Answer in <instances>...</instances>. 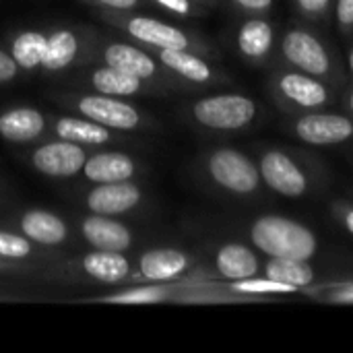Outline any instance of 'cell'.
Masks as SVG:
<instances>
[{"mask_svg":"<svg viewBox=\"0 0 353 353\" xmlns=\"http://www.w3.org/2000/svg\"><path fill=\"white\" fill-rule=\"evenodd\" d=\"M81 234L97 250L124 252L132 244V232L110 215L93 213L91 217H85L81 221Z\"/></svg>","mask_w":353,"mask_h":353,"instance_id":"cell-11","label":"cell"},{"mask_svg":"<svg viewBox=\"0 0 353 353\" xmlns=\"http://www.w3.org/2000/svg\"><path fill=\"white\" fill-rule=\"evenodd\" d=\"M277 89L288 101L306 110L321 108L329 101L327 85L308 72H283L277 79Z\"/></svg>","mask_w":353,"mask_h":353,"instance_id":"cell-12","label":"cell"},{"mask_svg":"<svg viewBox=\"0 0 353 353\" xmlns=\"http://www.w3.org/2000/svg\"><path fill=\"white\" fill-rule=\"evenodd\" d=\"M46 41H48V35L41 31H23L14 37L10 56L14 58L19 68H25V70L39 68L43 52H46Z\"/></svg>","mask_w":353,"mask_h":353,"instance_id":"cell-26","label":"cell"},{"mask_svg":"<svg viewBox=\"0 0 353 353\" xmlns=\"http://www.w3.org/2000/svg\"><path fill=\"white\" fill-rule=\"evenodd\" d=\"M350 110H352V112H353V91H352V93H350Z\"/></svg>","mask_w":353,"mask_h":353,"instance_id":"cell-39","label":"cell"},{"mask_svg":"<svg viewBox=\"0 0 353 353\" xmlns=\"http://www.w3.org/2000/svg\"><path fill=\"white\" fill-rule=\"evenodd\" d=\"M85 178L95 184L126 182L137 174V163L130 155L120 151H103L85 159Z\"/></svg>","mask_w":353,"mask_h":353,"instance_id":"cell-13","label":"cell"},{"mask_svg":"<svg viewBox=\"0 0 353 353\" xmlns=\"http://www.w3.org/2000/svg\"><path fill=\"white\" fill-rule=\"evenodd\" d=\"M341 221H343V225L347 228V232L353 236V209H343Z\"/></svg>","mask_w":353,"mask_h":353,"instance_id":"cell-37","label":"cell"},{"mask_svg":"<svg viewBox=\"0 0 353 353\" xmlns=\"http://www.w3.org/2000/svg\"><path fill=\"white\" fill-rule=\"evenodd\" d=\"M19 74V64L14 62V58L6 52L0 50V85L12 81Z\"/></svg>","mask_w":353,"mask_h":353,"instance_id":"cell-30","label":"cell"},{"mask_svg":"<svg viewBox=\"0 0 353 353\" xmlns=\"http://www.w3.org/2000/svg\"><path fill=\"white\" fill-rule=\"evenodd\" d=\"M261 180L285 199H298L308 190V178L302 168L283 151L271 149L261 157Z\"/></svg>","mask_w":353,"mask_h":353,"instance_id":"cell-4","label":"cell"},{"mask_svg":"<svg viewBox=\"0 0 353 353\" xmlns=\"http://www.w3.org/2000/svg\"><path fill=\"white\" fill-rule=\"evenodd\" d=\"M256 112V101L238 93L209 95L192 105L194 120L213 130H240L254 120Z\"/></svg>","mask_w":353,"mask_h":353,"instance_id":"cell-2","label":"cell"},{"mask_svg":"<svg viewBox=\"0 0 353 353\" xmlns=\"http://www.w3.org/2000/svg\"><path fill=\"white\" fill-rule=\"evenodd\" d=\"M159 6H163V8H168V10H172V12H176V14H190L192 12V4H190V0H155Z\"/></svg>","mask_w":353,"mask_h":353,"instance_id":"cell-33","label":"cell"},{"mask_svg":"<svg viewBox=\"0 0 353 353\" xmlns=\"http://www.w3.org/2000/svg\"><path fill=\"white\" fill-rule=\"evenodd\" d=\"M116 23L122 29H126L134 39L155 50H188L192 46L190 37L182 29L153 17H143V14L118 17Z\"/></svg>","mask_w":353,"mask_h":353,"instance_id":"cell-7","label":"cell"},{"mask_svg":"<svg viewBox=\"0 0 353 353\" xmlns=\"http://www.w3.org/2000/svg\"><path fill=\"white\" fill-rule=\"evenodd\" d=\"M95 2L101 4V6L114 8V10H130V8L139 6L141 0H95Z\"/></svg>","mask_w":353,"mask_h":353,"instance_id":"cell-35","label":"cell"},{"mask_svg":"<svg viewBox=\"0 0 353 353\" xmlns=\"http://www.w3.org/2000/svg\"><path fill=\"white\" fill-rule=\"evenodd\" d=\"M21 230L29 240H33L41 246L62 244L68 236L66 223L58 215H54L50 211H41V209L27 211L21 217Z\"/></svg>","mask_w":353,"mask_h":353,"instance_id":"cell-17","label":"cell"},{"mask_svg":"<svg viewBox=\"0 0 353 353\" xmlns=\"http://www.w3.org/2000/svg\"><path fill=\"white\" fill-rule=\"evenodd\" d=\"M250 240L269 259L310 261L319 250V240L312 230L283 215H263L254 219Z\"/></svg>","mask_w":353,"mask_h":353,"instance_id":"cell-1","label":"cell"},{"mask_svg":"<svg viewBox=\"0 0 353 353\" xmlns=\"http://www.w3.org/2000/svg\"><path fill=\"white\" fill-rule=\"evenodd\" d=\"M77 108L83 116L99 122L105 128L114 130H134L141 126V114L134 105L114 97V95H83L77 101Z\"/></svg>","mask_w":353,"mask_h":353,"instance_id":"cell-8","label":"cell"},{"mask_svg":"<svg viewBox=\"0 0 353 353\" xmlns=\"http://www.w3.org/2000/svg\"><path fill=\"white\" fill-rule=\"evenodd\" d=\"M265 275L296 290L308 288L314 281V269L304 259H271L265 267Z\"/></svg>","mask_w":353,"mask_h":353,"instance_id":"cell-25","label":"cell"},{"mask_svg":"<svg viewBox=\"0 0 353 353\" xmlns=\"http://www.w3.org/2000/svg\"><path fill=\"white\" fill-rule=\"evenodd\" d=\"M56 134L64 141L77 143V145H103L112 139L110 128L101 126L99 122L83 116V118H58L56 122Z\"/></svg>","mask_w":353,"mask_h":353,"instance_id":"cell-23","label":"cell"},{"mask_svg":"<svg viewBox=\"0 0 353 353\" xmlns=\"http://www.w3.org/2000/svg\"><path fill=\"white\" fill-rule=\"evenodd\" d=\"M329 300L331 302H337V304H353V285H345V288L335 290L329 296Z\"/></svg>","mask_w":353,"mask_h":353,"instance_id":"cell-34","label":"cell"},{"mask_svg":"<svg viewBox=\"0 0 353 353\" xmlns=\"http://www.w3.org/2000/svg\"><path fill=\"white\" fill-rule=\"evenodd\" d=\"M296 137L314 147H333L347 143L353 137V122L347 116L341 114H306L298 118L296 126Z\"/></svg>","mask_w":353,"mask_h":353,"instance_id":"cell-6","label":"cell"},{"mask_svg":"<svg viewBox=\"0 0 353 353\" xmlns=\"http://www.w3.org/2000/svg\"><path fill=\"white\" fill-rule=\"evenodd\" d=\"M79 54V37L68 29H56L48 33L46 52L41 58V68L50 72L64 70L72 64Z\"/></svg>","mask_w":353,"mask_h":353,"instance_id":"cell-21","label":"cell"},{"mask_svg":"<svg viewBox=\"0 0 353 353\" xmlns=\"http://www.w3.org/2000/svg\"><path fill=\"white\" fill-rule=\"evenodd\" d=\"M103 60L108 66L122 68L126 72H132L145 81L153 79L157 74V64L151 58V54L128 46V43H110L103 52Z\"/></svg>","mask_w":353,"mask_h":353,"instance_id":"cell-18","label":"cell"},{"mask_svg":"<svg viewBox=\"0 0 353 353\" xmlns=\"http://www.w3.org/2000/svg\"><path fill=\"white\" fill-rule=\"evenodd\" d=\"M46 130V118L35 108H12L0 114V137L8 143H31Z\"/></svg>","mask_w":353,"mask_h":353,"instance_id":"cell-14","label":"cell"},{"mask_svg":"<svg viewBox=\"0 0 353 353\" xmlns=\"http://www.w3.org/2000/svg\"><path fill=\"white\" fill-rule=\"evenodd\" d=\"M31 254V242L27 236H17L0 230V256L2 259H27Z\"/></svg>","mask_w":353,"mask_h":353,"instance_id":"cell-28","label":"cell"},{"mask_svg":"<svg viewBox=\"0 0 353 353\" xmlns=\"http://www.w3.org/2000/svg\"><path fill=\"white\" fill-rule=\"evenodd\" d=\"M163 298H165V292L159 288H139L132 292L116 294L110 300L118 302V304H151V302H159Z\"/></svg>","mask_w":353,"mask_h":353,"instance_id":"cell-29","label":"cell"},{"mask_svg":"<svg viewBox=\"0 0 353 353\" xmlns=\"http://www.w3.org/2000/svg\"><path fill=\"white\" fill-rule=\"evenodd\" d=\"M161 64L190 83H209L213 79L211 66L190 50H157Z\"/></svg>","mask_w":353,"mask_h":353,"instance_id":"cell-22","label":"cell"},{"mask_svg":"<svg viewBox=\"0 0 353 353\" xmlns=\"http://www.w3.org/2000/svg\"><path fill=\"white\" fill-rule=\"evenodd\" d=\"M238 6H242V8H246V10H267L271 4H273V0H234Z\"/></svg>","mask_w":353,"mask_h":353,"instance_id":"cell-36","label":"cell"},{"mask_svg":"<svg viewBox=\"0 0 353 353\" xmlns=\"http://www.w3.org/2000/svg\"><path fill=\"white\" fill-rule=\"evenodd\" d=\"M335 17L341 27H345V29L353 27V0H337Z\"/></svg>","mask_w":353,"mask_h":353,"instance_id":"cell-31","label":"cell"},{"mask_svg":"<svg viewBox=\"0 0 353 353\" xmlns=\"http://www.w3.org/2000/svg\"><path fill=\"white\" fill-rule=\"evenodd\" d=\"M215 267H217L221 277H225L230 281H240V279L256 277L261 263H259V256L248 246L238 244V242H230L217 250Z\"/></svg>","mask_w":353,"mask_h":353,"instance_id":"cell-15","label":"cell"},{"mask_svg":"<svg viewBox=\"0 0 353 353\" xmlns=\"http://www.w3.org/2000/svg\"><path fill=\"white\" fill-rule=\"evenodd\" d=\"M234 292H240V294H261V296H275V294H294L298 292L296 288L292 285H285V283H279L275 279H259V277H248V279H240V281H234L232 285Z\"/></svg>","mask_w":353,"mask_h":353,"instance_id":"cell-27","label":"cell"},{"mask_svg":"<svg viewBox=\"0 0 353 353\" xmlns=\"http://www.w3.org/2000/svg\"><path fill=\"white\" fill-rule=\"evenodd\" d=\"M81 267L89 277L101 283H120L130 273V263L126 261V256H122L120 252L97 250V248L83 256Z\"/></svg>","mask_w":353,"mask_h":353,"instance_id":"cell-19","label":"cell"},{"mask_svg":"<svg viewBox=\"0 0 353 353\" xmlns=\"http://www.w3.org/2000/svg\"><path fill=\"white\" fill-rule=\"evenodd\" d=\"M209 176L234 194H252L261 186L259 168L238 149H217L207 161Z\"/></svg>","mask_w":353,"mask_h":353,"instance_id":"cell-3","label":"cell"},{"mask_svg":"<svg viewBox=\"0 0 353 353\" xmlns=\"http://www.w3.org/2000/svg\"><path fill=\"white\" fill-rule=\"evenodd\" d=\"M91 85L93 89H97V93L114 97H126L145 91V79L108 64L91 72Z\"/></svg>","mask_w":353,"mask_h":353,"instance_id":"cell-20","label":"cell"},{"mask_svg":"<svg viewBox=\"0 0 353 353\" xmlns=\"http://www.w3.org/2000/svg\"><path fill=\"white\" fill-rule=\"evenodd\" d=\"M87 153L83 151V145L70 143V141H54L46 143L39 149L33 151L31 163L33 168L50 178H72L77 176L85 165Z\"/></svg>","mask_w":353,"mask_h":353,"instance_id":"cell-9","label":"cell"},{"mask_svg":"<svg viewBox=\"0 0 353 353\" xmlns=\"http://www.w3.org/2000/svg\"><path fill=\"white\" fill-rule=\"evenodd\" d=\"M283 58L314 77H327L331 72V56L327 48L306 29H290L281 39Z\"/></svg>","mask_w":353,"mask_h":353,"instance_id":"cell-5","label":"cell"},{"mask_svg":"<svg viewBox=\"0 0 353 353\" xmlns=\"http://www.w3.org/2000/svg\"><path fill=\"white\" fill-rule=\"evenodd\" d=\"M347 66H350V70H352L353 74V48L350 50V56H347Z\"/></svg>","mask_w":353,"mask_h":353,"instance_id":"cell-38","label":"cell"},{"mask_svg":"<svg viewBox=\"0 0 353 353\" xmlns=\"http://www.w3.org/2000/svg\"><path fill=\"white\" fill-rule=\"evenodd\" d=\"M139 267L149 281H172L188 269V256L176 248H155L141 256Z\"/></svg>","mask_w":353,"mask_h":353,"instance_id":"cell-16","label":"cell"},{"mask_svg":"<svg viewBox=\"0 0 353 353\" xmlns=\"http://www.w3.org/2000/svg\"><path fill=\"white\" fill-rule=\"evenodd\" d=\"M275 41V31L265 19H248L238 31V48L246 58H265Z\"/></svg>","mask_w":353,"mask_h":353,"instance_id":"cell-24","label":"cell"},{"mask_svg":"<svg viewBox=\"0 0 353 353\" xmlns=\"http://www.w3.org/2000/svg\"><path fill=\"white\" fill-rule=\"evenodd\" d=\"M143 194L141 188L132 182H110V184H97L87 194V207L89 211L97 215H122L126 211H132L141 203Z\"/></svg>","mask_w":353,"mask_h":353,"instance_id":"cell-10","label":"cell"},{"mask_svg":"<svg viewBox=\"0 0 353 353\" xmlns=\"http://www.w3.org/2000/svg\"><path fill=\"white\" fill-rule=\"evenodd\" d=\"M296 4L304 14H321L329 8L331 0H296Z\"/></svg>","mask_w":353,"mask_h":353,"instance_id":"cell-32","label":"cell"}]
</instances>
